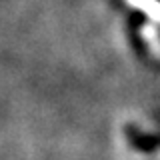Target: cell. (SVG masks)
<instances>
[{
  "label": "cell",
  "instance_id": "1",
  "mask_svg": "<svg viewBox=\"0 0 160 160\" xmlns=\"http://www.w3.org/2000/svg\"><path fill=\"white\" fill-rule=\"evenodd\" d=\"M126 136L130 138V142H132L136 148H140V150H150L152 148V144H148L150 142L148 136L146 134H140L134 126H126Z\"/></svg>",
  "mask_w": 160,
  "mask_h": 160
}]
</instances>
